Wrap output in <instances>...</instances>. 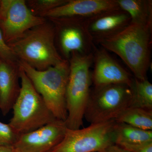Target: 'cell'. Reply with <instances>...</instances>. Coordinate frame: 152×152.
I'll return each mask as SVG.
<instances>
[{
    "label": "cell",
    "mask_w": 152,
    "mask_h": 152,
    "mask_svg": "<svg viewBox=\"0 0 152 152\" xmlns=\"http://www.w3.org/2000/svg\"><path fill=\"white\" fill-rule=\"evenodd\" d=\"M152 30V28L130 23L121 31L96 43L118 55L134 78L144 80L151 66Z\"/></svg>",
    "instance_id": "6da1fadb"
},
{
    "label": "cell",
    "mask_w": 152,
    "mask_h": 152,
    "mask_svg": "<svg viewBox=\"0 0 152 152\" xmlns=\"http://www.w3.org/2000/svg\"><path fill=\"white\" fill-rule=\"evenodd\" d=\"M56 33L55 28L45 22L8 45L18 61L38 70H45L65 60L55 45Z\"/></svg>",
    "instance_id": "7a4b0ae2"
},
{
    "label": "cell",
    "mask_w": 152,
    "mask_h": 152,
    "mask_svg": "<svg viewBox=\"0 0 152 152\" xmlns=\"http://www.w3.org/2000/svg\"><path fill=\"white\" fill-rule=\"evenodd\" d=\"M18 64L56 119L65 121L68 115L66 91L69 75V61L64 60L42 71L21 61H18Z\"/></svg>",
    "instance_id": "3957f363"
},
{
    "label": "cell",
    "mask_w": 152,
    "mask_h": 152,
    "mask_svg": "<svg viewBox=\"0 0 152 152\" xmlns=\"http://www.w3.org/2000/svg\"><path fill=\"white\" fill-rule=\"evenodd\" d=\"M69 75L66 91L67 117L65 122L68 129L76 130L83 126L85 110L91 91L93 53H73L68 60Z\"/></svg>",
    "instance_id": "277c9868"
},
{
    "label": "cell",
    "mask_w": 152,
    "mask_h": 152,
    "mask_svg": "<svg viewBox=\"0 0 152 152\" xmlns=\"http://www.w3.org/2000/svg\"><path fill=\"white\" fill-rule=\"evenodd\" d=\"M20 68V90L13 107V115L9 124L22 135L35 130L57 119L25 72Z\"/></svg>",
    "instance_id": "5b68a950"
},
{
    "label": "cell",
    "mask_w": 152,
    "mask_h": 152,
    "mask_svg": "<svg viewBox=\"0 0 152 152\" xmlns=\"http://www.w3.org/2000/svg\"><path fill=\"white\" fill-rule=\"evenodd\" d=\"M131 87L113 84L95 88L91 91L84 118L91 124H99L115 120L130 105Z\"/></svg>",
    "instance_id": "8992f818"
},
{
    "label": "cell",
    "mask_w": 152,
    "mask_h": 152,
    "mask_svg": "<svg viewBox=\"0 0 152 152\" xmlns=\"http://www.w3.org/2000/svg\"><path fill=\"white\" fill-rule=\"evenodd\" d=\"M115 120L92 124L83 129L67 128L61 142L49 152H101L115 144Z\"/></svg>",
    "instance_id": "52a82bcc"
},
{
    "label": "cell",
    "mask_w": 152,
    "mask_h": 152,
    "mask_svg": "<svg viewBox=\"0 0 152 152\" xmlns=\"http://www.w3.org/2000/svg\"><path fill=\"white\" fill-rule=\"evenodd\" d=\"M45 22V18L33 13L24 0H1L0 29L8 45Z\"/></svg>",
    "instance_id": "ba28073f"
},
{
    "label": "cell",
    "mask_w": 152,
    "mask_h": 152,
    "mask_svg": "<svg viewBox=\"0 0 152 152\" xmlns=\"http://www.w3.org/2000/svg\"><path fill=\"white\" fill-rule=\"evenodd\" d=\"M56 23L60 50L66 60L72 53H93L97 48L88 30L86 18H65L53 19Z\"/></svg>",
    "instance_id": "9c48e42d"
},
{
    "label": "cell",
    "mask_w": 152,
    "mask_h": 152,
    "mask_svg": "<svg viewBox=\"0 0 152 152\" xmlns=\"http://www.w3.org/2000/svg\"><path fill=\"white\" fill-rule=\"evenodd\" d=\"M65 121L56 119L42 127L21 135L12 146L14 152H49L65 134Z\"/></svg>",
    "instance_id": "30bf717a"
},
{
    "label": "cell",
    "mask_w": 152,
    "mask_h": 152,
    "mask_svg": "<svg viewBox=\"0 0 152 152\" xmlns=\"http://www.w3.org/2000/svg\"><path fill=\"white\" fill-rule=\"evenodd\" d=\"M94 70L91 80L95 88L113 84L131 87L133 78L103 48H97L93 53Z\"/></svg>",
    "instance_id": "8fae6325"
},
{
    "label": "cell",
    "mask_w": 152,
    "mask_h": 152,
    "mask_svg": "<svg viewBox=\"0 0 152 152\" xmlns=\"http://www.w3.org/2000/svg\"><path fill=\"white\" fill-rule=\"evenodd\" d=\"M120 9L116 0H68L64 4L44 14L42 18H88L105 11Z\"/></svg>",
    "instance_id": "7c38bea8"
},
{
    "label": "cell",
    "mask_w": 152,
    "mask_h": 152,
    "mask_svg": "<svg viewBox=\"0 0 152 152\" xmlns=\"http://www.w3.org/2000/svg\"><path fill=\"white\" fill-rule=\"evenodd\" d=\"M88 30L95 43L114 35L131 23L129 14L121 9L105 11L86 18Z\"/></svg>",
    "instance_id": "4fadbf2b"
},
{
    "label": "cell",
    "mask_w": 152,
    "mask_h": 152,
    "mask_svg": "<svg viewBox=\"0 0 152 152\" xmlns=\"http://www.w3.org/2000/svg\"><path fill=\"white\" fill-rule=\"evenodd\" d=\"M18 63L2 61L0 64V110L4 116L12 109L20 90Z\"/></svg>",
    "instance_id": "5bb4252c"
},
{
    "label": "cell",
    "mask_w": 152,
    "mask_h": 152,
    "mask_svg": "<svg viewBox=\"0 0 152 152\" xmlns=\"http://www.w3.org/2000/svg\"><path fill=\"white\" fill-rule=\"evenodd\" d=\"M120 8L126 12L131 23L152 28L151 0H116Z\"/></svg>",
    "instance_id": "9a60e30c"
},
{
    "label": "cell",
    "mask_w": 152,
    "mask_h": 152,
    "mask_svg": "<svg viewBox=\"0 0 152 152\" xmlns=\"http://www.w3.org/2000/svg\"><path fill=\"white\" fill-rule=\"evenodd\" d=\"M115 144H134L152 142V131L145 130L116 122L114 127Z\"/></svg>",
    "instance_id": "2e32d148"
},
{
    "label": "cell",
    "mask_w": 152,
    "mask_h": 152,
    "mask_svg": "<svg viewBox=\"0 0 152 152\" xmlns=\"http://www.w3.org/2000/svg\"><path fill=\"white\" fill-rule=\"evenodd\" d=\"M115 121L145 130L152 131V110L128 107Z\"/></svg>",
    "instance_id": "e0dca14e"
},
{
    "label": "cell",
    "mask_w": 152,
    "mask_h": 152,
    "mask_svg": "<svg viewBox=\"0 0 152 152\" xmlns=\"http://www.w3.org/2000/svg\"><path fill=\"white\" fill-rule=\"evenodd\" d=\"M132 98L129 107L152 110V85L148 79L134 78L131 87Z\"/></svg>",
    "instance_id": "ac0fdd59"
},
{
    "label": "cell",
    "mask_w": 152,
    "mask_h": 152,
    "mask_svg": "<svg viewBox=\"0 0 152 152\" xmlns=\"http://www.w3.org/2000/svg\"><path fill=\"white\" fill-rule=\"evenodd\" d=\"M68 0H34L28 2L30 9L36 15L42 17L44 14L64 4Z\"/></svg>",
    "instance_id": "d6986e66"
},
{
    "label": "cell",
    "mask_w": 152,
    "mask_h": 152,
    "mask_svg": "<svg viewBox=\"0 0 152 152\" xmlns=\"http://www.w3.org/2000/svg\"><path fill=\"white\" fill-rule=\"evenodd\" d=\"M20 135L9 124L0 122V146H12Z\"/></svg>",
    "instance_id": "ffe728a7"
},
{
    "label": "cell",
    "mask_w": 152,
    "mask_h": 152,
    "mask_svg": "<svg viewBox=\"0 0 152 152\" xmlns=\"http://www.w3.org/2000/svg\"><path fill=\"white\" fill-rule=\"evenodd\" d=\"M0 58L4 61L18 63V60L4 39L2 33L0 29Z\"/></svg>",
    "instance_id": "44dd1931"
},
{
    "label": "cell",
    "mask_w": 152,
    "mask_h": 152,
    "mask_svg": "<svg viewBox=\"0 0 152 152\" xmlns=\"http://www.w3.org/2000/svg\"><path fill=\"white\" fill-rule=\"evenodd\" d=\"M119 145L131 152H152V142L134 144H123Z\"/></svg>",
    "instance_id": "7402d4cb"
},
{
    "label": "cell",
    "mask_w": 152,
    "mask_h": 152,
    "mask_svg": "<svg viewBox=\"0 0 152 152\" xmlns=\"http://www.w3.org/2000/svg\"><path fill=\"white\" fill-rule=\"evenodd\" d=\"M101 152H131L124 148L117 145L114 144L110 146Z\"/></svg>",
    "instance_id": "603a6c76"
},
{
    "label": "cell",
    "mask_w": 152,
    "mask_h": 152,
    "mask_svg": "<svg viewBox=\"0 0 152 152\" xmlns=\"http://www.w3.org/2000/svg\"><path fill=\"white\" fill-rule=\"evenodd\" d=\"M0 152H14L12 146H1Z\"/></svg>",
    "instance_id": "cb8c5ba5"
},
{
    "label": "cell",
    "mask_w": 152,
    "mask_h": 152,
    "mask_svg": "<svg viewBox=\"0 0 152 152\" xmlns=\"http://www.w3.org/2000/svg\"><path fill=\"white\" fill-rule=\"evenodd\" d=\"M2 60L1 59V58H0V64H1V63L2 62Z\"/></svg>",
    "instance_id": "d4e9b609"
},
{
    "label": "cell",
    "mask_w": 152,
    "mask_h": 152,
    "mask_svg": "<svg viewBox=\"0 0 152 152\" xmlns=\"http://www.w3.org/2000/svg\"><path fill=\"white\" fill-rule=\"evenodd\" d=\"M1 0H0V4H1Z\"/></svg>",
    "instance_id": "484cf974"
}]
</instances>
